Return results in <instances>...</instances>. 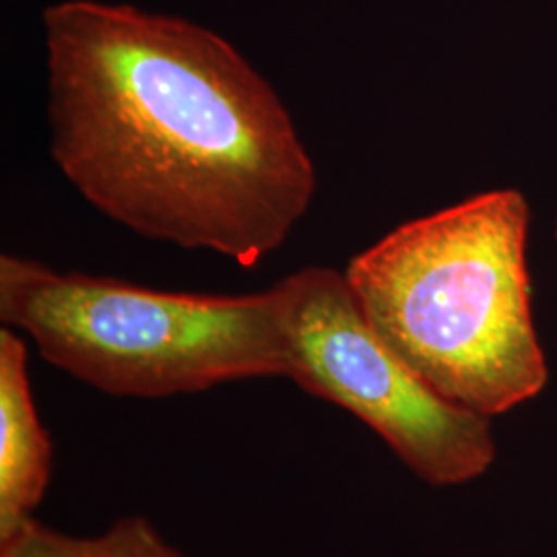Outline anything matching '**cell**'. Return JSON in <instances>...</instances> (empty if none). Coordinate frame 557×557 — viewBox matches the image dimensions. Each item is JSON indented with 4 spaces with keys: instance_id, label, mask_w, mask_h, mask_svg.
Returning <instances> with one entry per match:
<instances>
[{
    "instance_id": "cell-2",
    "label": "cell",
    "mask_w": 557,
    "mask_h": 557,
    "mask_svg": "<svg viewBox=\"0 0 557 557\" xmlns=\"http://www.w3.org/2000/svg\"><path fill=\"white\" fill-rule=\"evenodd\" d=\"M531 209L502 188L407 221L343 271L363 314L442 397L496 418L549 370L531 310Z\"/></svg>"
},
{
    "instance_id": "cell-6",
    "label": "cell",
    "mask_w": 557,
    "mask_h": 557,
    "mask_svg": "<svg viewBox=\"0 0 557 557\" xmlns=\"http://www.w3.org/2000/svg\"><path fill=\"white\" fill-rule=\"evenodd\" d=\"M0 557H184L145 517H124L96 537H75L38 518L0 539Z\"/></svg>"
},
{
    "instance_id": "cell-1",
    "label": "cell",
    "mask_w": 557,
    "mask_h": 557,
    "mask_svg": "<svg viewBox=\"0 0 557 557\" xmlns=\"http://www.w3.org/2000/svg\"><path fill=\"white\" fill-rule=\"evenodd\" d=\"M50 151L143 238L257 267L289 238L317 170L269 81L211 29L128 4L44 11Z\"/></svg>"
},
{
    "instance_id": "cell-3",
    "label": "cell",
    "mask_w": 557,
    "mask_h": 557,
    "mask_svg": "<svg viewBox=\"0 0 557 557\" xmlns=\"http://www.w3.org/2000/svg\"><path fill=\"white\" fill-rule=\"evenodd\" d=\"M283 281L246 296L161 292L0 257V320L41 358L106 395L165 398L285 379Z\"/></svg>"
},
{
    "instance_id": "cell-4",
    "label": "cell",
    "mask_w": 557,
    "mask_h": 557,
    "mask_svg": "<svg viewBox=\"0 0 557 557\" xmlns=\"http://www.w3.org/2000/svg\"><path fill=\"white\" fill-rule=\"evenodd\" d=\"M281 281L287 294L285 379L363 421L430 485H462L492 467V419L421 379L380 337L345 273L306 267Z\"/></svg>"
},
{
    "instance_id": "cell-5",
    "label": "cell",
    "mask_w": 557,
    "mask_h": 557,
    "mask_svg": "<svg viewBox=\"0 0 557 557\" xmlns=\"http://www.w3.org/2000/svg\"><path fill=\"white\" fill-rule=\"evenodd\" d=\"M52 440L32 393L27 347L15 329H0V539L13 535L46 498Z\"/></svg>"
},
{
    "instance_id": "cell-7",
    "label": "cell",
    "mask_w": 557,
    "mask_h": 557,
    "mask_svg": "<svg viewBox=\"0 0 557 557\" xmlns=\"http://www.w3.org/2000/svg\"><path fill=\"white\" fill-rule=\"evenodd\" d=\"M556 239H557V220H556Z\"/></svg>"
}]
</instances>
